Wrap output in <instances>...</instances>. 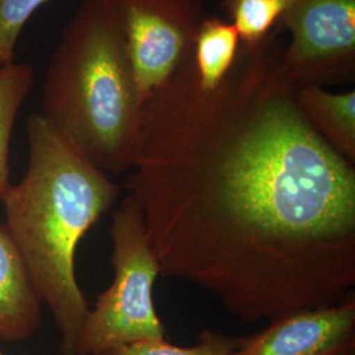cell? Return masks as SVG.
Here are the masks:
<instances>
[{
  "instance_id": "6da1fadb",
  "label": "cell",
  "mask_w": 355,
  "mask_h": 355,
  "mask_svg": "<svg viewBox=\"0 0 355 355\" xmlns=\"http://www.w3.org/2000/svg\"><path fill=\"white\" fill-rule=\"evenodd\" d=\"M284 46L241 45L215 89L191 58L142 104L125 182L161 275L246 324L354 295L355 167L303 117Z\"/></svg>"
},
{
  "instance_id": "7a4b0ae2",
  "label": "cell",
  "mask_w": 355,
  "mask_h": 355,
  "mask_svg": "<svg viewBox=\"0 0 355 355\" xmlns=\"http://www.w3.org/2000/svg\"><path fill=\"white\" fill-rule=\"evenodd\" d=\"M26 130L28 166L3 199L4 227L58 327L61 353L76 355L91 309L76 280V250L121 187L42 114H31Z\"/></svg>"
},
{
  "instance_id": "3957f363",
  "label": "cell",
  "mask_w": 355,
  "mask_h": 355,
  "mask_svg": "<svg viewBox=\"0 0 355 355\" xmlns=\"http://www.w3.org/2000/svg\"><path fill=\"white\" fill-rule=\"evenodd\" d=\"M41 114L108 175L130 171L142 105L119 0H82L53 53Z\"/></svg>"
},
{
  "instance_id": "277c9868",
  "label": "cell",
  "mask_w": 355,
  "mask_h": 355,
  "mask_svg": "<svg viewBox=\"0 0 355 355\" xmlns=\"http://www.w3.org/2000/svg\"><path fill=\"white\" fill-rule=\"evenodd\" d=\"M110 233L114 282L89 309L76 355H101L129 343L165 340V327L153 299L161 268L148 241L140 208L130 195L114 211Z\"/></svg>"
},
{
  "instance_id": "5b68a950",
  "label": "cell",
  "mask_w": 355,
  "mask_h": 355,
  "mask_svg": "<svg viewBox=\"0 0 355 355\" xmlns=\"http://www.w3.org/2000/svg\"><path fill=\"white\" fill-rule=\"evenodd\" d=\"M277 31H288L283 71L296 89L355 79V0H292Z\"/></svg>"
},
{
  "instance_id": "8992f818",
  "label": "cell",
  "mask_w": 355,
  "mask_h": 355,
  "mask_svg": "<svg viewBox=\"0 0 355 355\" xmlns=\"http://www.w3.org/2000/svg\"><path fill=\"white\" fill-rule=\"evenodd\" d=\"M141 105L189 64L204 0H119Z\"/></svg>"
},
{
  "instance_id": "52a82bcc",
  "label": "cell",
  "mask_w": 355,
  "mask_h": 355,
  "mask_svg": "<svg viewBox=\"0 0 355 355\" xmlns=\"http://www.w3.org/2000/svg\"><path fill=\"white\" fill-rule=\"evenodd\" d=\"M232 355H355V297L270 321Z\"/></svg>"
},
{
  "instance_id": "ba28073f",
  "label": "cell",
  "mask_w": 355,
  "mask_h": 355,
  "mask_svg": "<svg viewBox=\"0 0 355 355\" xmlns=\"http://www.w3.org/2000/svg\"><path fill=\"white\" fill-rule=\"evenodd\" d=\"M41 306L21 255L0 225V341L28 340L41 324Z\"/></svg>"
},
{
  "instance_id": "9c48e42d",
  "label": "cell",
  "mask_w": 355,
  "mask_h": 355,
  "mask_svg": "<svg viewBox=\"0 0 355 355\" xmlns=\"http://www.w3.org/2000/svg\"><path fill=\"white\" fill-rule=\"evenodd\" d=\"M296 102L306 123L349 164H355V91L334 94L324 87L296 89Z\"/></svg>"
},
{
  "instance_id": "30bf717a",
  "label": "cell",
  "mask_w": 355,
  "mask_h": 355,
  "mask_svg": "<svg viewBox=\"0 0 355 355\" xmlns=\"http://www.w3.org/2000/svg\"><path fill=\"white\" fill-rule=\"evenodd\" d=\"M240 37L232 23L218 16L204 17L193 46V70L200 87H217L234 67Z\"/></svg>"
},
{
  "instance_id": "8fae6325",
  "label": "cell",
  "mask_w": 355,
  "mask_h": 355,
  "mask_svg": "<svg viewBox=\"0 0 355 355\" xmlns=\"http://www.w3.org/2000/svg\"><path fill=\"white\" fill-rule=\"evenodd\" d=\"M35 83V70L29 64L12 61L0 64V202L12 183L10 180V146L13 125Z\"/></svg>"
},
{
  "instance_id": "7c38bea8",
  "label": "cell",
  "mask_w": 355,
  "mask_h": 355,
  "mask_svg": "<svg viewBox=\"0 0 355 355\" xmlns=\"http://www.w3.org/2000/svg\"><path fill=\"white\" fill-rule=\"evenodd\" d=\"M292 0H223L243 46H255L275 29Z\"/></svg>"
},
{
  "instance_id": "4fadbf2b",
  "label": "cell",
  "mask_w": 355,
  "mask_h": 355,
  "mask_svg": "<svg viewBox=\"0 0 355 355\" xmlns=\"http://www.w3.org/2000/svg\"><path fill=\"white\" fill-rule=\"evenodd\" d=\"M240 343V337L205 329L193 346H177L165 340L141 341L114 347L101 355H232Z\"/></svg>"
},
{
  "instance_id": "5bb4252c",
  "label": "cell",
  "mask_w": 355,
  "mask_h": 355,
  "mask_svg": "<svg viewBox=\"0 0 355 355\" xmlns=\"http://www.w3.org/2000/svg\"><path fill=\"white\" fill-rule=\"evenodd\" d=\"M48 0H0V60H13L15 46L32 15Z\"/></svg>"
},
{
  "instance_id": "9a60e30c",
  "label": "cell",
  "mask_w": 355,
  "mask_h": 355,
  "mask_svg": "<svg viewBox=\"0 0 355 355\" xmlns=\"http://www.w3.org/2000/svg\"><path fill=\"white\" fill-rule=\"evenodd\" d=\"M0 355H6V354H4V353H3V352H1V350H0Z\"/></svg>"
},
{
  "instance_id": "2e32d148",
  "label": "cell",
  "mask_w": 355,
  "mask_h": 355,
  "mask_svg": "<svg viewBox=\"0 0 355 355\" xmlns=\"http://www.w3.org/2000/svg\"><path fill=\"white\" fill-rule=\"evenodd\" d=\"M0 64H3V61H1V60H0Z\"/></svg>"
}]
</instances>
